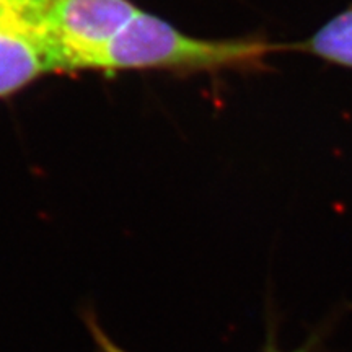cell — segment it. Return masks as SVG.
<instances>
[{"label": "cell", "mask_w": 352, "mask_h": 352, "mask_svg": "<svg viewBox=\"0 0 352 352\" xmlns=\"http://www.w3.org/2000/svg\"><path fill=\"white\" fill-rule=\"evenodd\" d=\"M283 44L264 38L201 39L188 36L147 12L138 15L91 60V70H178V72H259Z\"/></svg>", "instance_id": "cell-1"}, {"label": "cell", "mask_w": 352, "mask_h": 352, "mask_svg": "<svg viewBox=\"0 0 352 352\" xmlns=\"http://www.w3.org/2000/svg\"><path fill=\"white\" fill-rule=\"evenodd\" d=\"M138 12L129 0H52L41 32L60 72L85 70Z\"/></svg>", "instance_id": "cell-2"}, {"label": "cell", "mask_w": 352, "mask_h": 352, "mask_svg": "<svg viewBox=\"0 0 352 352\" xmlns=\"http://www.w3.org/2000/svg\"><path fill=\"white\" fill-rule=\"evenodd\" d=\"M51 72H60V65L41 28H0V98Z\"/></svg>", "instance_id": "cell-3"}, {"label": "cell", "mask_w": 352, "mask_h": 352, "mask_svg": "<svg viewBox=\"0 0 352 352\" xmlns=\"http://www.w3.org/2000/svg\"><path fill=\"white\" fill-rule=\"evenodd\" d=\"M283 50L314 56L338 67L352 69V2L310 36L283 44Z\"/></svg>", "instance_id": "cell-4"}, {"label": "cell", "mask_w": 352, "mask_h": 352, "mask_svg": "<svg viewBox=\"0 0 352 352\" xmlns=\"http://www.w3.org/2000/svg\"><path fill=\"white\" fill-rule=\"evenodd\" d=\"M52 0H0V28H41Z\"/></svg>", "instance_id": "cell-5"}, {"label": "cell", "mask_w": 352, "mask_h": 352, "mask_svg": "<svg viewBox=\"0 0 352 352\" xmlns=\"http://www.w3.org/2000/svg\"><path fill=\"white\" fill-rule=\"evenodd\" d=\"M328 328L329 324H321L320 328H316L315 331L307 338V341L303 342L302 346L296 347L294 351H283L279 346V338H277L279 324H277L276 314L270 311L266 320V336H264V344L259 352H320L323 349V347H321V342L324 340V334H327Z\"/></svg>", "instance_id": "cell-6"}]
</instances>
